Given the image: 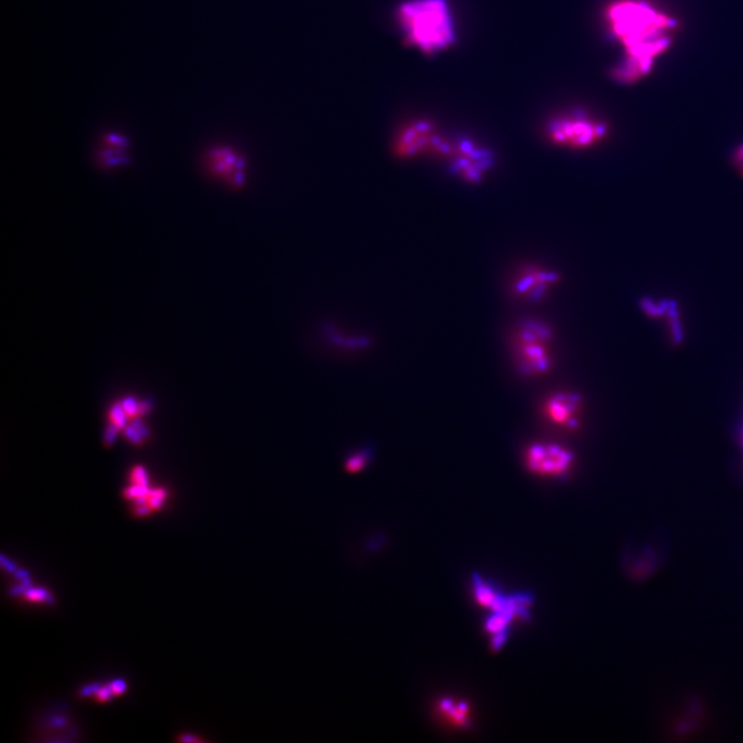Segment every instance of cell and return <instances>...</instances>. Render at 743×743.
I'll return each instance as SVG.
<instances>
[{"mask_svg":"<svg viewBox=\"0 0 743 743\" xmlns=\"http://www.w3.org/2000/svg\"><path fill=\"white\" fill-rule=\"evenodd\" d=\"M606 17L611 32L625 50V58L613 71V78L620 83L637 82L668 49L676 21L641 0L614 2Z\"/></svg>","mask_w":743,"mask_h":743,"instance_id":"cell-1","label":"cell"},{"mask_svg":"<svg viewBox=\"0 0 743 743\" xmlns=\"http://www.w3.org/2000/svg\"><path fill=\"white\" fill-rule=\"evenodd\" d=\"M405 41L425 54L447 49L455 41L454 21L445 0H407L397 11Z\"/></svg>","mask_w":743,"mask_h":743,"instance_id":"cell-2","label":"cell"},{"mask_svg":"<svg viewBox=\"0 0 743 743\" xmlns=\"http://www.w3.org/2000/svg\"><path fill=\"white\" fill-rule=\"evenodd\" d=\"M606 135L607 128L603 122L581 112L558 117L547 128L549 141L570 150L592 148Z\"/></svg>","mask_w":743,"mask_h":743,"instance_id":"cell-3","label":"cell"},{"mask_svg":"<svg viewBox=\"0 0 743 743\" xmlns=\"http://www.w3.org/2000/svg\"><path fill=\"white\" fill-rule=\"evenodd\" d=\"M452 142L444 140L429 121H414L398 133L393 150L401 158H412L425 153L448 157Z\"/></svg>","mask_w":743,"mask_h":743,"instance_id":"cell-4","label":"cell"},{"mask_svg":"<svg viewBox=\"0 0 743 743\" xmlns=\"http://www.w3.org/2000/svg\"><path fill=\"white\" fill-rule=\"evenodd\" d=\"M526 462L531 472L546 477L567 475L574 462V454L568 448L554 443H536L529 447Z\"/></svg>","mask_w":743,"mask_h":743,"instance_id":"cell-5","label":"cell"},{"mask_svg":"<svg viewBox=\"0 0 743 743\" xmlns=\"http://www.w3.org/2000/svg\"><path fill=\"white\" fill-rule=\"evenodd\" d=\"M448 158L452 161L454 174L469 183H479L492 165L489 152L467 140L453 142Z\"/></svg>","mask_w":743,"mask_h":743,"instance_id":"cell-6","label":"cell"},{"mask_svg":"<svg viewBox=\"0 0 743 743\" xmlns=\"http://www.w3.org/2000/svg\"><path fill=\"white\" fill-rule=\"evenodd\" d=\"M560 281V274L556 271L541 266H524L513 280V293L522 300L538 301Z\"/></svg>","mask_w":743,"mask_h":743,"instance_id":"cell-7","label":"cell"},{"mask_svg":"<svg viewBox=\"0 0 743 743\" xmlns=\"http://www.w3.org/2000/svg\"><path fill=\"white\" fill-rule=\"evenodd\" d=\"M209 171L216 178L234 189L243 186L246 181V160L239 152L229 147H216L208 154Z\"/></svg>","mask_w":743,"mask_h":743,"instance_id":"cell-8","label":"cell"},{"mask_svg":"<svg viewBox=\"0 0 743 743\" xmlns=\"http://www.w3.org/2000/svg\"><path fill=\"white\" fill-rule=\"evenodd\" d=\"M581 399L577 393H560L546 402L545 412L551 422L568 429L578 427V413Z\"/></svg>","mask_w":743,"mask_h":743,"instance_id":"cell-9","label":"cell"},{"mask_svg":"<svg viewBox=\"0 0 743 743\" xmlns=\"http://www.w3.org/2000/svg\"><path fill=\"white\" fill-rule=\"evenodd\" d=\"M519 365L521 372L526 375H539L549 371L551 358L547 350V343L521 342Z\"/></svg>","mask_w":743,"mask_h":743,"instance_id":"cell-10","label":"cell"},{"mask_svg":"<svg viewBox=\"0 0 743 743\" xmlns=\"http://www.w3.org/2000/svg\"><path fill=\"white\" fill-rule=\"evenodd\" d=\"M374 455L375 447L373 444H367L358 450H350L345 455V469L349 473L360 472L371 464Z\"/></svg>","mask_w":743,"mask_h":743,"instance_id":"cell-11","label":"cell"},{"mask_svg":"<svg viewBox=\"0 0 743 743\" xmlns=\"http://www.w3.org/2000/svg\"><path fill=\"white\" fill-rule=\"evenodd\" d=\"M125 416L126 413L122 405H116V406L113 407L111 412H110V420H111L112 425H114L118 429H121L125 425Z\"/></svg>","mask_w":743,"mask_h":743,"instance_id":"cell-12","label":"cell"},{"mask_svg":"<svg viewBox=\"0 0 743 743\" xmlns=\"http://www.w3.org/2000/svg\"><path fill=\"white\" fill-rule=\"evenodd\" d=\"M131 478H133L135 485H139V487H147V485H148L146 472H145L144 469L141 468V467H137V468L133 471V476H131Z\"/></svg>","mask_w":743,"mask_h":743,"instance_id":"cell-13","label":"cell"},{"mask_svg":"<svg viewBox=\"0 0 743 743\" xmlns=\"http://www.w3.org/2000/svg\"><path fill=\"white\" fill-rule=\"evenodd\" d=\"M124 411H125L126 415L130 416V417H135L137 413H139V406L135 404V402L133 399H128L122 404Z\"/></svg>","mask_w":743,"mask_h":743,"instance_id":"cell-14","label":"cell"},{"mask_svg":"<svg viewBox=\"0 0 743 743\" xmlns=\"http://www.w3.org/2000/svg\"><path fill=\"white\" fill-rule=\"evenodd\" d=\"M46 593L43 591H31V592L25 593V598L28 600H33V601H38V600H43L46 597Z\"/></svg>","mask_w":743,"mask_h":743,"instance_id":"cell-15","label":"cell"},{"mask_svg":"<svg viewBox=\"0 0 743 743\" xmlns=\"http://www.w3.org/2000/svg\"><path fill=\"white\" fill-rule=\"evenodd\" d=\"M111 694H113L111 689H110V687H105V689H101L98 692V693H96V699H98V701H105L108 700V699H110Z\"/></svg>","mask_w":743,"mask_h":743,"instance_id":"cell-16","label":"cell"},{"mask_svg":"<svg viewBox=\"0 0 743 743\" xmlns=\"http://www.w3.org/2000/svg\"><path fill=\"white\" fill-rule=\"evenodd\" d=\"M110 689H111L113 694L119 695L125 690V685L122 682H115L110 685Z\"/></svg>","mask_w":743,"mask_h":743,"instance_id":"cell-17","label":"cell"},{"mask_svg":"<svg viewBox=\"0 0 743 743\" xmlns=\"http://www.w3.org/2000/svg\"><path fill=\"white\" fill-rule=\"evenodd\" d=\"M735 163L738 165L740 169V172L743 175V145L736 151L735 154Z\"/></svg>","mask_w":743,"mask_h":743,"instance_id":"cell-18","label":"cell"},{"mask_svg":"<svg viewBox=\"0 0 743 743\" xmlns=\"http://www.w3.org/2000/svg\"><path fill=\"white\" fill-rule=\"evenodd\" d=\"M117 430H118V427H115L114 425H112L111 427H110L109 431H108L107 438H105L108 445H111V444L114 442Z\"/></svg>","mask_w":743,"mask_h":743,"instance_id":"cell-19","label":"cell"},{"mask_svg":"<svg viewBox=\"0 0 743 743\" xmlns=\"http://www.w3.org/2000/svg\"><path fill=\"white\" fill-rule=\"evenodd\" d=\"M151 510L150 506L149 505H140L139 507L137 508V510H135V513H137L139 516H144V515L150 513Z\"/></svg>","mask_w":743,"mask_h":743,"instance_id":"cell-20","label":"cell"},{"mask_svg":"<svg viewBox=\"0 0 743 743\" xmlns=\"http://www.w3.org/2000/svg\"><path fill=\"white\" fill-rule=\"evenodd\" d=\"M742 444H743V430H742Z\"/></svg>","mask_w":743,"mask_h":743,"instance_id":"cell-21","label":"cell"}]
</instances>
